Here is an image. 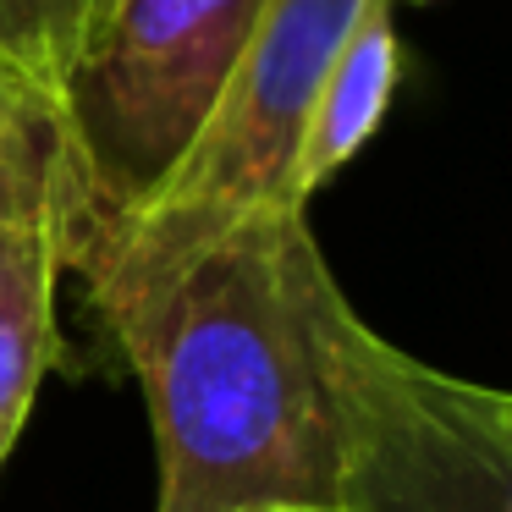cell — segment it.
I'll return each mask as SVG.
<instances>
[{
    "label": "cell",
    "mask_w": 512,
    "mask_h": 512,
    "mask_svg": "<svg viewBox=\"0 0 512 512\" xmlns=\"http://www.w3.org/2000/svg\"><path fill=\"white\" fill-rule=\"evenodd\" d=\"M94 309L149 397L155 512H325L358 309L303 204L243 215Z\"/></svg>",
    "instance_id": "obj_1"
},
{
    "label": "cell",
    "mask_w": 512,
    "mask_h": 512,
    "mask_svg": "<svg viewBox=\"0 0 512 512\" xmlns=\"http://www.w3.org/2000/svg\"><path fill=\"white\" fill-rule=\"evenodd\" d=\"M265 0H122L45 111L67 182V265L133 221L221 100Z\"/></svg>",
    "instance_id": "obj_2"
},
{
    "label": "cell",
    "mask_w": 512,
    "mask_h": 512,
    "mask_svg": "<svg viewBox=\"0 0 512 512\" xmlns=\"http://www.w3.org/2000/svg\"><path fill=\"white\" fill-rule=\"evenodd\" d=\"M358 6L364 0H265L221 100L210 105L177 171L133 221H122L72 265L89 281V303L166 270L171 259L193 254L265 204H298L292 160L309 127L314 89Z\"/></svg>",
    "instance_id": "obj_3"
},
{
    "label": "cell",
    "mask_w": 512,
    "mask_h": 512,
    "mask_svg": "<svg viewBox=\"0 0 512 512\" xmlns=\"http://www.w3.org/2000/svg\"><path fill=\"white\" fill-rule=\"evenodd\" d=\"M325 512H512V397L419 364L353 320Z\"/></svg>",
    "instance_id": "obj_4"
},
{
    "label": "cell",
    "mask_w": 512,
    "mask_h": 512,
    "mask_svg": "<svg viewBox=\"0 0 512 512\" xmlns=\"http://www.w3.org/2000/svg\"><path fill=\"white\" fill-rule=\"evenodd\" d=\"M67 270V182L39 94L0 78V463L61 353L56 281Z\"/></svg>",
    "instance_id": "obj_5"
},
{
    "label": "cell",
    "mask_w": 512,
    "mask_h": 512,
    "mask_svg": "<svg viewBox=\"0 0 512 512\" xmlns=\"http://www.w3.org/2000/svg\"><path fill=\"white\" fill-rule=\"evenodd\" d=\"M391 89H397L391 0H364L347 39L336 45L331 67H325L320 89H314L309 127H303L298 160H292V199L309 204V193L320 182H331L369 144V133L380 127V116L391 105Z\"/></svg>",
    "instance_id": "obj_6"
},
{
    "label": "cell",
    "mask_w": 512,
    "mask_h": 512,
    "mask_svg": "<svg viewBox=\"0 0 512 512\" xmlns=\"http://www.w3.org/2000/svg\"><path fill=\"white\" fill-rule=\"evenodd\" d=\"M0 78L45 100L56 83L50 56V0H0Z\"/></svg>",
    "instance_id": "obj_7"
},
{
    "label": "cell",
    "mask_w": 512,
    "mask_h": 512,
    "mask_svg": "<svg viewBox=\"0 0 512 512\" xmlns=\"http://www.w3.org/2000/svg\"><path fill=\"white\" fill-rule=\"evenodd\" d=\"M116 6H122V0H50V56H56V78H61V67L111 23ZM50 89H56V83H50Z\"/></svg>",
    "instance_id": "obj_8"
}]
</instances>
